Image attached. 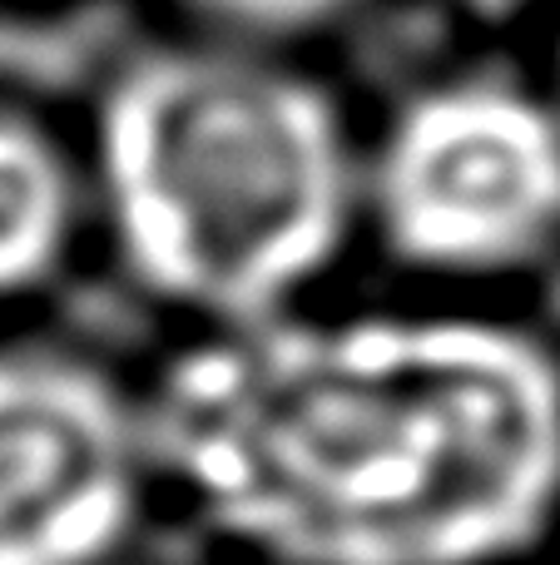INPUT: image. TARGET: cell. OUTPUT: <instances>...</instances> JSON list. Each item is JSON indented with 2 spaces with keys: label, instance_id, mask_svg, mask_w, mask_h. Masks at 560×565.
Masks as SVG:
<instances>
[{
  "label": "cell",
  "instance_id": "1",
  "mask_svg": "<svg viewBox=\"0 0 560 565\" xmlns=\"http://www.w3.org/2000/svg\"><path fill=\"white\" fill-rule=\"evenodd\" d=\"M159 501L258 565H546L560 332L521 302L333 292L179 332L139 377Z\"/></svg>",
  "mask_w": 560,
  "mask_h": 565
},
{
  "label": "cell",
  "instance_id": "2",
  "mask_svg": "<svg viewBox=\"0 0 560 565\" xmlns=\"http://www.w3.org/2000/svg\"><path fill=\"white\" fill-rule=\"evenodd\" d=\"M75 125L95 258L179 332L327 298L363 248V115L317 55L154 25Z\"/></svg>",
  "mask_w": 560,
  "mask_h": 565
},
{
  "label": "cell",
  "instance_id": "3",
  "mask_svg": "<svg viewBox=\"0 0 560 565\" xmlns=\"http://www.w3.org/2000/svg\"><path fill=\"white\" fill-rule=\"evenodd\" d=\"M363 248L427 298L560 278V95L536 55L427 65L363 115Z\"/></svg>",
  "mask_w": 560,
  "mask_h": 565
},
{
  "label": "cell",
  "instance_id": "4",
  "mask_svg": "<svg viewBox=\"0 0 560 565\" xmlns=\"http://www.w3.org/2000/svg\"><path fill=\"white\" fill-rule=\"evenodd\" d=\"M159 511L139 377L0 332V565H129Z\"/></svg>",
  "mask_w": 560,
  "mask_h": 565
},
{
  "label": "cell",
  "instance_id": "5",
  "mask_svg": "<svg viewBox=\"0 0 560 565\" xmlns=\"http://www.w3.org/2000/svg\"><path fill=\"white\" fill-rule=\"evenodd\" d=\"M95 258L79 125L0 85V332L40 312Z\"/></svg>",
  "mask_w": 560,
  "mask_h": 565
},
{
  "label": "cell",
  "instance_id": "6",
  "mask_svg": "<svg viewBox=\"0 0 560 565\" xmlns=\"http://www.w3.org/2000/svg\"><path fill=\"white\" fill-rule=\"evenodd\" d=\"M387 0H154L159 25L254 50L317 55L363 30Z\"/></svg>",
  "mask_w": 560,
  "mask_h": 565
},
{
  "label": "cell",
  "instance_id": "7",
  "mask_svg": "<svg viewBox=\"0 0 560 565\" xmlns=\"http://www.w3.org/2000/svg\"><path fill=\"white\" fill-rule=\"evenodd\" d=\"M432 6L472 35H516V30H541L560 0H432Z\"/></svg>",
  "mask_w": 560,
  "mask_h": 565
},
{
  "label": "cell",
  "instance_id": "8",
  "mask_svg": "<svg viewBox=\"0 0 560 565\" xmlns=\"http://www.w3.org/2000/svg\"><path fill=\"white\" fill-rule=\"evenodd\" d=\"M536 65L546 70V79H551L560 95V6L551 10V20L536 30Z\"/></svg>",
  "mask_w": 560,
  "mask_h": 565
},
{
  "label": "cell",
  "instance_id": "9",
  "mask_svg": "<svg viewBox=\"0 0 560 565\" xmlns=\"http://www.w3.org/2000/svg\"><path fill=\"white\" fill-rule=\"evenodd\" d=\"M69 6H85V0H0L6 15H60Z\"/></svg>",
  "mask_w": 560,
  "mask_h": 565
},
{
  "label": "cell",
  "instance_id": "10",
  "mask_svg": "<svg viewBox=\"0 0 560 565\" xmlns=\"http://www.w3.org/2000/svg\"><path fill=\"white\" fill-rule=\"evenodd\" d=\"M204 565H258V561H244V556H218V551H214V556H208Z\"/></svg>",
  "mask_w": 560,
  "mask_h": 565
}]
</instances>
